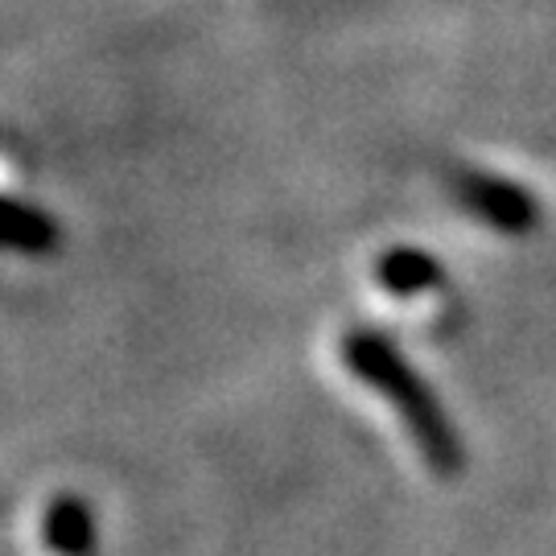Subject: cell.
Segmentation results:
<instances>
[{"instance_id":"cell-4","label":"cell","mask_w":556,"mask_h":556,"mask_svg":"<svg viewBox=\"0 0 556 556\" xmlns=\"http://www.w3.org/2000/svg\"><path fill=\"white\" fill-rule=\"evenodd\" d=\"M376 280L392 298H420L429 289H441V260L420 252V248H388L376 260Z\"/></svg>"},{"instance_id":"cell-1","label":"cell","mask_w":556,"mask_h":556,"mask_svg":"<svg viewBox=\"0 0 556 556\" xmlns=\"http://www.w3.org/2000/svg\"><path fill=\"white\" fill-rule=\"evenodd\" d=\"M342 363L351 376L376 388L379 396L392 404V413L404 420L408 438L433 475L457 478L466 470V450H462L445 408L438 404L433 388L413 371V363L400 355L396 342H388L379 330H351L342 338Z\"/></svg>"},{"instance_id":"cell-5","label":"cell","mask_w":556,"mask_h":556,"mask_svg":"<svg viewBox=\"0 0 556 556\" xmlns=\"http://www.w3.org/2000/svg\"><path fill=\"white\" fill-rule=\"evenodd\" d=\"M4 248L25 252V256H46L59 248V223L50 219L41 206H29L21 199H4Z\"/></svg>"},{"instance_id":"cell-2","label":"cell","mask_w":556,"mask_h":556,"mask_svg":"<svg viewBox=\"0 0 556 556\" xmlns=\"http://www.w3.org/2000/svg\"><path fill=\"white\" fill-rule=\"evenodd\" d=\"M450 194L466 215H475L478 223L495 227L503 236H528L540 227L536 194L511 178L482 174V169H454L450 174Z\"/></svg>"},{"instance_id":"cell-3","label":"cell","mask_w":556,"mask_h":556,"mask_svg":"<svg viewBox=\"0 0 556 556\" xmlns=\"http://www.w3.org/2000/svg\"><path fill=\"white\" fill-rule=\"evenodd\" d=\"M41 544L54 556H87L96 544V516L79 495H59L41 516Z\"/></svg>"}]
</instances>
